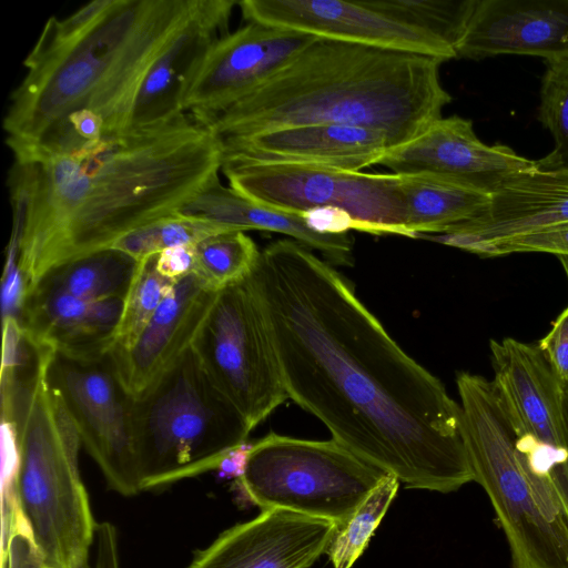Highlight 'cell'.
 <instances>
[{
    "label": "cell",
    "instance_id": "cell-1",
    "mask_svg": "<svg viewBox=\"0 0 568 568\" xmlns=\"http://www.w3.org/2000/svg\"><path fill=\"white\" fill-rule=\"evenodd\" d=\"M288 398L332 438L407 488L452 493L475 476L460 404L312 250L280 239L248 275Z\"/></svg>",
    "mask_w": 568,
    "mask_h": 568
},
{
    "label": "cell",
    "instance_id": "cell-2",
    "mask_svg": "<svg viewBox=\"0 0 568 568\" xmlns=\"http://www.w3.org/2000/svg\"><path fill=\"white\" fill-rule=\"evenodd\" d=\"M22 296L50 271L172 215L219 180L220 139L193 116L131 126L67 153L12 150Z\"/></svg>",
    "mask_w": 568,
    "mask_h": 568
},
{
    "label": "cell",
    "instance_id": "cell-3",
    "mask_svg": "<svg viewBox=\"0 0 568 568\" xmlns=\"http://www.w3.org/2000/svg\"><path fill=\"white\" fill-rule=\"evenodd\" d=\"M440 61L427 55L316 38L276 74L221 112L220 140L332 123L383 133L404 144L442 118L452 95Z\"/></svg>",
    "mask_w": 568,
    "mask_h": 568
},
{
    "label": "cell",
    "instance_id": "cell-4",
    "mask_svg": "<svg viewBox=\"0 0 568 568\" xmlns=\"http://www.w3.org/2000/svg\"><path fill=\"white\" fill-rule=\"evenodd\" d=\"M200 6L201 0H113L78 38L49 50L32 49L3 118L8 146L36 141L79 110L99 115L106 134L131 128L146 72Z\"/></svg>",
    "mask_w": 568,
    "mask_h": 568
},
{
    "label": "cell",
    "instance_id": "cell-5",
    "mask_svg": "<svg viewBox=\"0 0 568 568\" xmlns=\"http://www.w3.org/2000/svg\"><path fill=\"white\" fill-rule=\"evenodd\" d=\"M47 374L1 409L19 432L16 468L3 474L8 501L18 509L47 568H90L97 524L79 470L82 444Z\"/></svg>",
    "mask_w": 568,
    "mask_h": 568
},
{
    "label": "cell",
    "instance_id": "cell-6",
    "mask_svg": "<svg viewBox=\"0 0 568 568\" xmlns=\"http://www.w3.org/2000/svg\"><path fill=\"white\" fill-rule=\"evenodd\" d=\"M456 385L474 481L491 503L513 568H568V503L560 489L524 463L493 382L460 372Z\"/></svg>",
    "mask_w": 568,
    "mask_h": 568
},
{
    "label": "cell",
    "instance_id": "cell-7",
    "mask_svg": "<svg viewBox=\"0 0 568 568\" xmlns=\"http://www.w3.org/2000/svg\"><path fill=\"white\" fill-rule=\"evenodd\" d=\"M251 433L214 387L192 348L133 397L132 436L142 490L219 469Z\"/></svg>",
    "mask_w": 568,
    "mask_h": 568
},
{
    "label": "cell",
    "instance_id": "cell-8",
    "mask_svg": "<svg viewBox=\"0 0 568 568\" xmlns=\"http://www.w3.org/2000/svg\"><path fill=\"white\" fill-rule=\"evenodd\" d=\"M335 439L270 433L252 445L239 486L263 509L343 525L387 475Z\"/></svg>",
    "mask_w": 568,
    "mask_h": 568
},
{
    "label": "cell",
    "instance_id": "cell-9",
    "mask_svg": "<svg viewBox=\"0 0 568 568\" xmlns=\"http://www.w3.org/2000/svg\"><path fill=\"white\" fill-rule=\"evenodd\" d=\"M191 348L251 432L288 398L248 276L217 292Z\"/></svg>",
    "mask_w": 568,
    "mask_h": 568
},
{
    "label": "cell",
    "instance_id": "cell-10",
    "mask_svg": "<svg viewBox=\"0 0 568 568\" xmlns=\"http://www.w3.org/2000/svg\"><path fill=\"white\" fill-rule=\"evenodd\" d=\"M230 187L270 209L302 215L316 207L346 211L364 232L413 237L400 175L297 164L223 162Z\"/></svg>",
    "mask_w": 568,
    "mask_h": 568
},
{
    "label": "cell",
    "instance_id": "cell-11",
    "mask_svg": "<svg viewBox=\"0 0 568 568\" xmlns=\"http://www.w3.org/2000/svg\"><path fill=\"white\" fill-rule=\"evenodd\" d=\"M47 377L109 486L124 496L141 491L132 436L133 397L109 354L91 359L55 354Z\"/></svg>",
    "mask_w": 568,
    "mask_h": 568
},
{
    "label": "cell",
    "instance_id": "cell-12",
    "mask_svg": "<svg viewBox=\"0 0 568 568\" xmlns=\"http://www.w3.org/2000/svg\"><path fill=\"white\" fill-rule=\"evenodd\" d=\"M316 37L247 22L204 51L186 84L184 113L209 126L216 115L258 88Z\"/></svg>",
    "mask_w": 568,
    "mask_h": 568
},
{
    "label": "cell",
    "instance_id": "cell-13",
    "mask_svg": "<svg viewBox=\"0 0 568 568\" xmlns=\"http://www.w3.org/2000/svg\"><path fill=\"white\" fill-rule=\"evenodd\" d=\"M242 17L316 38L427 55L442 63L456 51L436 37L400 23L363 0H241Z\"/></svg>",
    "mask_w": 568,
    "mask_h": 568
},
{
    "label": "cell",
    "instance_id": "cell-14",
    "mask_svg": "<svg viewBox=\"0 0 568 568\" xmlns=\"http://www.w3.org/2000/svg\"><path fill=\"white\" fill-rule=\"evenodd\" d=\"M377 164L395 174L433 175L491 195L534 170L537 161L508 145L484 143L470 120L453 115L439 118L413 140L388 149Z\"/></svg>",
    "mask_w": 568,
    "mask_h": 568
},
{
    "label": "cell",
    "instance_id": "cell-15",
    "mask_svg": "<svg viewBox=\"0 0 568 568\" xmlns=\"http://www.w3.org/2000/svg\"><path fill=\"white\" fill-rule=\"evenodd\" d=\"M491 379L516 436L568 449L565 388L537 344L490 339Z\"/></svg>",
    "mask_w": 568,
    "mask_h": 568
},
{
    "label": "cell",
    "instance_id": "cell-16",
    "mask_svg": "<svg viewBox=\"0 0 568 568\" xmlns=\"http://www.w3.org/2000/svg\"><path fill=\"white\" fill-rule=\"evenodd\" d=\"M337 525L283 509L222 532L189 568H308L326 552Z\"/></svg>",
    "mask_w": 568,
    "mask_h": 568
},
{
    "label": "cell",
    "instance_id": "cell-17",
    "mask_svg": "<svg viewBox=\"0 0 568 568\" xmlns=\"http://www.w3.org/2000/svg\"><path fill=\"white\" fill-rule=\"evenodd\" d=\"M456 54L568 60V0H477Z\"/></svg>",
    "mask_w": 568,
    "mask_h": 568
},
{
    "label": "cell",
    "instance_id": "cell-18",
    "mask_svg": "<svg viewBox=\"0 0 568 568\" xmlns=\"http://www.w3.org/2000/svg\"><path fill=\"white\" fill-rule=\"evenodd\" d=\"M223 162L297 164L361 172L389 149L375 130L332 123L305 124L220 140Z\"/></svg>",
    "mask_w": 568,
    "mask_h": 568
},
{
    "label": "cell",
    "instance_id": "cell-19",
    "mask_svg": "<svg viewBox=\"0 0 568 568\" xmlns=\"http://www.w3.org/2000/svg\"><path fill=\"white\" fill-rule=\"evenodd\" d=\"M491 194L487 211L442 234L422 235L474 253L479 246L568 224V169L539 164Z\"/></svg>",
    "mask_w": 568,
    "mask_h": 568
},
{
    "label": "cell",
    "instance_id": "cell-20",
    "mask_svg": "<svg viewBox=\"0 0 568 568\" xmlns=\"http://www.w3.org/2000/svg\"><path fill=\"white\" fill-rule=\"evenodd\" d=\"M216 294L193 273L176 280L135 344L129 349L109 351L115 372L132 397L143 395L191 349Z\"/></svg>",
    "mask_w": 568,
    "mask_h": 568
},
{
    "label": "cell",
    "instance_id": "cell-21",
    "mask_svg": "<svg viewBox=\"0 0 568 568\" xmlns=\"http://www.w3.org/2000/svg\"><path fill=\"white\" fill-rule=\"evenodd\" d=\"M235 0H201L196 13L150 67L133 105L131 126L163 124L186 114L183 100L195 63L217 38L229 33Z\"/></svg>",
    "mask_w": 568,
    "mask_h": 568
},
{
    "label": "cell",
    "instance_id": "cell-22",
    "mask_svg": "<svg viewBox=\"0 0 568 568\" xmlns=\"http://www.w3.org/2000/svg\"><path fill=\"white\" fill-rule=\"evenodd\" d=\"M122 306L120 298L88 302L37 286L22 296L16 316L38 344L59 355L91 359L112 347Z\"/></svg>",
    "mask_w": 568,
    "mask_h": 568
},
{
    "label": "cell",
    "instance_id": "cell-23",
    "mask_svg": "<svg viewBox=\"0 0 568 568\" xmlns=\"http://www.w3.org/2000/svg\"><path fill=\"white\" fill-rule=\"evenodd\" d=\"M230 231H267L281 233L301 244L321 252L327 262L336 265L353 264V237L346 234H320L308 229L303 216L266 207L253 202L232 187L214 181L179 212Z\"/></svg>",
    "mask_w": 568,
    "mask_h": 568
},
{
    "label": "cell",
    "instance_id": "cell-24",
    "mask_svg": "<svg viewBox=\"0 0 568 568\" xmlns=\"http://www.w3.org/2000/svg\"><path fill=\"white\" fill-rule=\"evenodd\" d=\"M400 187L406 226L414 239L442 234L480 216L487 211L491 196L426 174L400 175Z\"/></svg>",
    "mask_w": 568,
    "mask_h": 568
},
{
    "label": "cell",
    "instance_id": "cell-25",
    "mask_svg": "<svg viewBox=\"0 0 568 568\" xmlns=\"http://www.w3.org/2000/svg\"><path fill=\"white\" fill-rule=\"evenodd\" d=\"M138 263L130 255L110 247L55 267L34 287L88 302L124 300Z\"/></svg>",
    "mask_w": 568,
    "mask_h": 568
},
{
    "label": "cell",
    "instance_id": "cell-26",
    "mask_svg": "<svg viewBox=\"0 0 568 568\" xmlns=\"http://www.w3.org/2000/svg\"><path fill=\"white\" fill-rule=\"evenodd\" d=\"M260 252L245 232H221L195 245L192 273L207 290L217 293L248 276Z\"/></svg>",
    "mask_w": 568,
    "mask_h": 568
},
{
    "label": "cell",
    "instance_id": "cell-27",
    "mask_svg": "<svg viewBox=\"0 0 568 568\" xmlns=\"http://www.w3.org/2000/svg\"><path fill=\"white\" fill-rule=\"evenodd\" d=\"M381 13L450 45L460 42L477 0H363Z\"/></svg>",
    "mask_w": 568,
    "mask_h": 568
},
{
    "label": "cell",
    "instance_id": "cell-28",
    "mask_svg": "<svg viewBox=\"0 0 568 568\" xmlns=\"http://www.w3.org/2000/svg\"><path fill=\"white\" fill-rule=\"evenodd\" d=\"M156 255H150L138 263L123 300L114 342L110 349H129L135 344L176 282L158 271Z\"/></svg>",
    "mask_w": 568,
    "mask_h": 568
},
{
    "label": "cell",
    "instance_id": "cell-29",
    "mask_svg": "<svg viewBox=\"0 0 568 568\" xmlns=\"http://www.w3.org/2000/svg\"><path fill=\"white\" fill-rule=\"evenodd\" d=\"M398 487L399 480L387 474L351 517L337 527L326 550L333 568H352L362 556L394 500Z\"/></svg>",
    "mask_w": 568,
    "mask_h": 568
},
{
    "label": "cell",
    "instance_id": "cell-30",
    "mask_svg": "<svg viewBox=\"0 0 568 568\" xmlns=\"http://www.w3.org/2000/svg\"><path fill=\"white\" fill-rule=\"evenodd\" d=\"M230 231L180 213L144 224L120 237L111 247L136 261L180 245H196L214 234Z\"/></svg>",
    "mask_w": 568,
    "mask_h": 568
},
{
    "label": "cell",
    "instance_id": "cell-31",
    "mask_svg": "<svg viewBox=\"0 0 568 568\" xmlns=\"http://www.w3.org/2000/svg\"><path fill=\"white\" fill-rule=\"evenodd\" d=\"M546 65L538 119L550 132L554 150L538 162L549 169H568V60Z\"/></svg>",
    "mask_w": 568,
    "mask_h": 568
},
{
    "label": "cell",
    "instance_id": "cell-32",
    "mask_svg": "<svg viewBox=\"0 0 568 568\" xmlns=\"http://www.w3.org/2000/svg\"><path fill=\"white\" fill-rule=\"evenodd\" d=\"M531 252L568 255V224L490 242L476 248L474 254L495 257Z\"/></svg>",
    "mask_w": 568,
    "mask_h": 568
},
{
    "label": "cell",
    "instance_id": "cell-33",
    "mask_svg": "<svg viewBox=\"0 0 568 568\" xmlns=\"http://www.w3.org/2000/svg\"><path fill=\"white\" fill-rule=\"evenodd\" d=\"M537 345L560 382L568 386V306Z\"/></svg>",
    "mask_w": 568,
    "mask_h": 568
},
{
    "label": "cell",
    "instance_id": "cell-34",
    "mask_svg": "<svg viewBox=\"0 0 568 568\" xmlns=\"http://www.w3.org/2000/svg\"><path fill=\"white\" fill-rule=\"evenodd\" d=\"M308 229L320 234H346L351 230L364 232L363 226L346 211L334 207H316L302 214Z\"/></svg>",
    "mask_w": 568,
    "mask_h": 568
},
{
    "label": "cell",
    "instance_id": "cell-35",
    "mask_svg": "<svg viewBox=\"0 0 568 568\" xmlns=\"http://www.w3.org/2000/svg\"><path fill=\"white\" fill-rule=\"evenodd\" d=\"M195 245L165 248L156 255V268L165 277L179 280L193 272Z\"/></svg>",
    "mask_w": 568,
    "mask_h": 568
},
{
    "label": "cell",
    "instance_id": "cell-36",
    "mask_svg": "<svg viewBox=\"0 0 568 568\" xmlns=\"http://www.w3.org/2000/svg\"><path fill=\"white\" fill-rule=\"evenodd\" d=\"M90 568H121L118 536L112 529H101L95 537V555Z\"/></svg>",
    "mask_w": 568,
    "mask_h": 568
},
{
    "label": "cell",
    "instance_id": "cell-37",
    "mask_svg": "<svg viewBox=\"0 0 568 568\" xmlns=\"http://www.w3.org/2000/svg\"><path fill=\"white\" fill-rule=\"evenodd\" d=\"M253 444L247 442L233 449L222 462L219 470L240 478L245 469L247 457Z\"/></svg>",
    "mask_w": 568,
    "mask_h": 568
},
{
    "label": "cell",
    "instance_id": "cell-38",
    "mask_svg": "<svg viewBox=\"0 0 568 568\" xmlns=\"http://www.w3.org/2000/svg\"><path fill=\"white\" fill-rule=\"evenodd\" d=\"M562 265V268L565 271V274L567 276V280H568V255H560V256H557Z\"/></svg>",
    "mask_w": 568,
    "mask_h": 568
},
{
    "label": "cell",
    "instance_id": "cell-39",
    "mask_svg": "<svg viewBox=\"0 0 568 568\" xmlns=\"http://www.w3.org/2000/svg\"><path fill=\"white\" fill-rule=\"evenodd\" d=\"M565 416H566V425L568 433V386L565 388Z\"/></svg>",
    "mask_w": 568,
    "mask_h": 568
}]
</instances>
